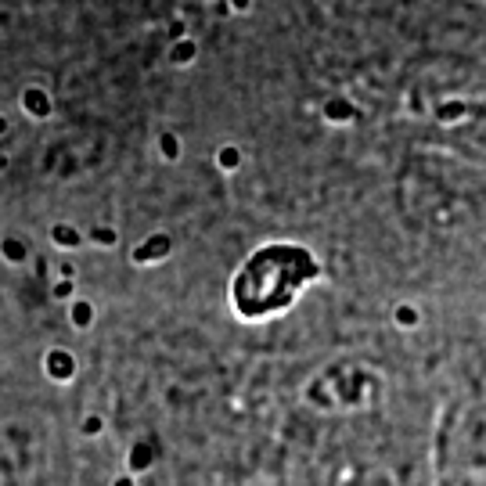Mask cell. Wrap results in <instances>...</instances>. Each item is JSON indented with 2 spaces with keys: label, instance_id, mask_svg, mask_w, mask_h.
I'll return each mask as SVG.
<instances>
[{
  "label": "cell",
  "instance_id": "obj_1",
  "mask_svg": "<svg viewBox=\"0 0 486 486\" xmlns=\"http://www.w3.org/2000/svg\"><path fill=\"white\" fill-rule=\"evenodd\" d=\"M26 101H29V112H36V116H47V97H43V94L29 90V94H26Z\"/></svg>",
  "mask_w": 486,
  "mask_h": 486
}]
</instances>
